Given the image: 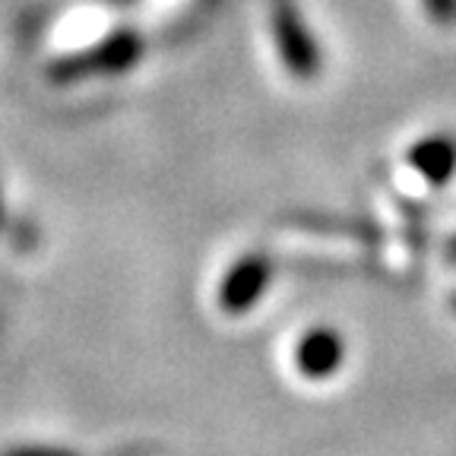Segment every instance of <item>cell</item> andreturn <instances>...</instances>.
<instances>
[{
	"label": "cell",
	"instance_id": "1",
	"mask_svg": "<svg viewBox=\"0 0 456 456\" xmlns=\"http://www.w3.org/2000/svg\"><path fill=\"white\" fill-rule=\"evenodd\" d=\"M142 42L136 32H114L102 45L89 48L86 54H73L57 61L48 70V79L54 83H73V79L99 77V73H124L140 61Z\"/></svg>",
	"mask_w": 456,
	"mask_h": 456
},
{
	"label": "cell",
	"instance_id": "2",
	"mask_svg": "<svg viewBox=\"0 0 456 456\" xmlns=\"http://www.w3.org/2000/svg\"><path fill=\"white\" fill-rule=\"evenodd\" d=\"M273 36L285 70L295 79H314L321 73V48L292 0H273Z\"/></svg>",
	"mask_w": 456,
	"mask_h": 456
},
{
	"label": "cell",
	"instance_id": "3",
	"mask_svg": "<svg viewBox=\"0 0 456 456\" xmlns=\"http://www.w3.org/2000/svg\"><path fill=\"white\" fill-rule=\"evenodd\" d=\"M273 279V264L264 254H244L232 270L225 273L219 285V307L228 317H241L254 311L256 301L264 298Z\"/></svg>",
	"mask_w": 456,
	"mask_h": 456
},
{
	"label": "cell",
	"instance_id": "4",
	"mask_svg": "<svg viewBox=\"0 0 456 456\" xmlns=\"http://www.w3.org/2000/svg\"><path fill=\"white\" fill-rule=\"evenodd\" d=\"M346 358V342L336 330L317 327L311 333H305L295 346V368L311 380L333 378L336 370L342 368Z\"/></svg>",
	"mask_w": 456,
	"mask_h": 456
},
{
	"label": "cell",
	"instance_id": "5",
	"mask_svg": "<svg viewBox=\"0 0 456 456\" xmlns=\"http://www.w3.org/2000/svg\"><path fill=\"white\" fill-rule=\"evenodd\" d=\"M409 165L428 184L444 187L456 175V140L450 134H431L409 150Z\"/></svg>",
	"mask_w": 456,
	"mask_h": 456
},
{
	"label": "cell",
	"instance_id": "6",
	"mask_svg": "<svg viewBox=\"0 0 456 456\" xmlns=\"http://www.w3.org/2000/svg\"><path fill=\"white\" fill-rule=\"evenodd\" d=\"M425 10L431 20H437L441 26L456 22V0H425Z\"/></svg>",
	"mask_w": 456,
	"mask_h": 456
},
{
	"label": "cell",
	"instance_id": "7",
	"mask_svg": "<svg viewBox=\"0 0 456 456\" xmlns=\"http://www.w3.org/2000/svg\"><path fill=\"white\" fill-rule=\"evenodd\" d=\"M4 456H79V453H70V450H61V447H13Z\"/></svg>",
	"mask_w": 456,
	"mask_h": 456
},
{
	"label": "cell",
	"instance_id": "8",
	"mask_svg": "<svg viewBox=\"0 0 456 456\" xmlns=\"http://www.w3.org/2000/svg\"><path fill=\"white\" fill-rule=\"evenodd\" d=\"M447 256H450V260H456V238H453V241H450V248H447Z\"/></svg>",
	"mask_w": 456,
	"mask_h": 456
},
{
	"label": "cell",
	"instance_id": "9",
	"mask_svg": "<svg viewBox=\"0 0 456 456\" xmlns=\"http://www.w3.org/2000/svg\"><path fill=\"white\" fill-rule=\"evenodd\" d=\"M0 225H4V193H0Z\"/></svg>",
	"mask_w": 456,
	"mask_h": 456
},
{
	"label": "cell",
	"instance_id": "10",
	"mask_svg": "<svg viewBox=\"0 0 456 456\" xmlns=\"http://www.w3.org/2000/svg\"><path fill=\"white\" fill-rule=\"evenodd\" d=\"M453 311H456V298H453Z\"/></svg>",
	"mask_w": 456,
	"mask_h": 456
}]
</instances>
